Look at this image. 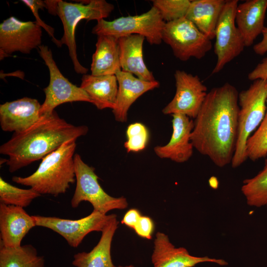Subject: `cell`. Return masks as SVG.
<instances>
[{
    "instance_id": "8",
    "label": "cell",
    "mask_w": 267,
    "mask_h": 267,
    "mask_svg": "<svg viewBox=\"0 0 267 267\" xmlns=\"http://www.w3.org/2000/svg\"><path fill=\"white\" fill-rule=\"evenodd\" d=\"M162 41L169 45L175 57L182 61L200 59L212 48L211 40L185 17L166 22Z\"/></svg>"
},
{
    "instance_id": "20",
    "label": "cell",
    "mask_w": 267,
    "mask_h": 267,
    "mask_svg": "<svg viewBox=\"0 0 267 267\" xmlns=\"http://www.w3.org/2000/svg\"><path fill=\"white\" fill-rule=\"evenodd\" d=\"M145 37L132 35L119 40L121 70L130 73L145 81H155L152 73L146 67L143 58V44Z\"/></svg>"
},
{
    "instance_id": "35",
    "label": "cell",
    "mask_w": 267,
    "mask_h": 267,
    "mask_svg": "<svg viewBox=\"0 0 267 267\" xmlns=\"http://www.w3.org/2000/svg\"><path fill=\"white\" fill-rule=\"evenodd\" d=\"M262 34V40L253 46L254 52L259 55H263L267 52V27L264 28Z\"/></svg>"
},
{
    "instance_id": "13",
    "label": "cell",
    "mask_w": 267,
    "mask_h": 267,
    "mask_svg": "<svg viewBox=\"0 0 267 267\" xmlns=\"http://www.w3.org/2000/svg\"><path fill=\"white\" fill-rule=\"evenodd\" d=\"M42 30L35 22L11 16L0 25V60L14 52L30 54L42 44Z\"/></svg>"
},
{
    "instance_id": "28",
    "label": "cell",
    "mask_w": 267,
    "mask_h": 267,
    "mask_svg": "<svg viewBox=\"0 0 267 267\" xmlns=\"http://www.w3.org/2000/svg\"><path fill=\"white\" fill-rule=\"evenodd\" d=\"M246 154L247 158L252 161L266 157L267 155V101L264 119L247 141Z\"/></svg>"
},
{
    "instance_id": "15",
    "label": "cell",
    "mask_w": 267,
    "mask_h": 267,
    "mask_svg": "<svg viewBox=\"0 0 267 267\" xmlns=\"http://www.w3.org/2000/svg\"><path fill=\"white\" fill-rule=\"evenodd\" d=\"M172 116L173 132L169 141L166 145L156 146L154 150L161 158L183 163L188 161L193 154L194 147L190 137L194 122L183 114H175Z\"/></svg>"
},
{
    "instance_id": "6",
    "label": "cell",
    "mask_w": 267,
    "mask_h": 267,
    "mask_svg": "<svg viewBox=\"0 0 267 267\" xmlns=\"http://www.w3.org/2000/svg\"><path fill=\"white\" fill-rule=\"evenodd\" d=\"M166 22L158 10L152 6L140 15L121 17L112 21H97L92 33L97 36H111L118 39L132 35L143 36L151 44H159Z\"/></svg>"
},
{
    "instance_id": "21",
    "label": "cell",
    "mask_w": 267,
    "mask_h": 267,
    "mask_svg": "<svg viewBox=\"0 0 267 267\" xmlns=\"http://www.w3.org/2000/svg\"><path fill=\"white\" fill-rule=\"evenodd\" d=\"M118 223L116 215L112 214L101 231L97 245L89 252H79L74 255L73 265L76 267H115L111 259V246Z\"/></svg>"
},
{
    "instance_id": "5",
    "label": "cell",
    "mask_w": 267,
    "mask_h": 267,
    "mask_svg": "<svg viewBox=\"0 0 267 267\" xmlns=\"http://www.w3.org/2000/svg\"><path fill=\"white\" fill-rule=\"evenodd\" d=\"M73 3L59 0L57 7V15L62 21L64 33L60 41L66 44L74 68L78 74H86L88 69L79 61L76 51L75 37L76 27L82 19L98 21L109 16L114 9V5L104 0H91L88 2Z\"/></svg>"
},
{
    "instance_id": "14",
    "label": "cell",
    "mask_w": 267,
    "mask_h": 267,
    "mask_svg": "<svg viewBox=\"0 0 267 267\" xmlns=\"http://www.w3.org/2000/svg\"><path fill=\"white\" fill-rule=\"evenodd\" d=\"M154 244L151 256L154 267H193L203 263H215L222 266L228 265L223 259L194 256L185 248H176L169 237L162 232L156 234Z\"/></svg>"
},
{
    "instance_id": "17",
    "label": "cell",
    "mask_w": 267,
    "mask_h": 267,
    "mask_svg": "<svg viewBox=\"0 0 267 267\" xmlns=\"http://www.w3.org/2000/svg\"><path fill=\"white\" fill-rule=\"evenodd\" d=\"M35 226L33 216L23 208L0 204L1 245L9 248L20 246L23 238Z\"/></svg>"
},
{
    "instance_id": "24",
    "label": "cell",
    "mask_w": 267,
    "mask_h": 267,
    "mask_svg": "<svg viewBox=\"0 0 267 267\" xmlns=\"http://www.w3.org/2000/svg\"><path fill=\"white\" fill-rule=\"evenodd\" d=\"M95 45L96 50L92 56L91 75H116L121 70L118 38L111 36H98Z\"/></svg>"
},
{
    "instance_id": "11",
    "label": "cell",
    "mask_w": 267,
    "mask_h": 267,
    "mask_svg": "<svg viewBox=\"0 0 267 267\" xmlns=\"http://www.w3.org/2000/svg\"><path fill=\"white\" fill-rule=\"evenodd\" d=\"M176 90L173 99L163 108L164 114H180L195 118L207 95V88L197 75L177 70Z\"/></svg>"
},
{
    "instance_id": "9",
    "label": "cell",
    "mask_w": 267,
    "mask_h": 267,
    "mask_svg": "<svg viewBox=\"0 0 267 267\" xmlns=\"http://www.w3.org/2000/svg\"><path fill=\"white\" fill-rule=\"evenodd\" d=\"M39 53L47 66L49 83L44 89L45 99L41 105L40 116L52 114L56 107L64 103L83 101L91 103L88 94L80 87L71 83L60 72L51 50L45 45L38 47Z\"/></svg>"
},
{
    "instance_id": "4",
    "label": "cell",
    "mask_w": 267,
    "mask_h": 267,
    "mask_svg": "<svg viewBox=\"0 0 267 267\" xmlns=\"http://www.w3.org/2000/svg\"><path fill=\"white\" fill-rule=\"evenodd\" d=\"M267 101V79L254 80L247 89L239 93L237 138L232 168L239 167L247 160V141L264 119Z\"/></svg>"
},
{
    "instance_id": "36",
    "label": "cell",
    "mask_w": 267,
    "mask_h": 267,
    "mask_svg": "<svg viewBox=\"0 0 267 267\" xmlns=\"http://www.w3.org/2000/svg\"><path fill=\"white\" fill-rule=\"evenodd\" d=\"M59 0H44L46 5L45 8L50 14L53 15H57V7Z\"/></svg>"
},
{
    "instance_id": "30",
    "label": "cell",
    "mask_w": 267,
    "mask_h": 267,
    "mask_svg": "<svg viewBox=\"0 0 267 267\" xmlns=\"http://www.w3.org/2000/svg\"><path fill=\"white\" fill-rule=\"evenodd\" d=\"M126 136L124 147L127 151L137 152L146 148L149 141V134L144 125L136 122L128 127Z\"/></svg>"
},
{
    "instance_id": "10",
    "label": "cell",
    "mask_w": 267,
    "mask_h": 267,
    "mask_svg": "<svg viewBox=\"0 0 267 267\" xmlns=\"http://www.w3.org/2000/svg\"><path fill=\"white\" fill-rule=\"evenodd\" d=\"M238 0H227L215 30L214 51L217 62L212 74L220 72L225 65L238 56L245 47L235 23Z\"/></svg>"
},
{
    "instance_id": "3",
    "label": "cell",
    "mask_w": 267,
    "mask_h": 267,
    "mask_svg": "<svg viewBox=\"0 0 267 267\" xmlns=\"http://www.w3.org/2000/svg\"><path fill=\"white\" fill-rule=\"evenodd\" d=\"M76 140L65 142L42 159L37 170L29 176H14L13 181L30 186L40 194L57 196L64 194L76 181L74 153Z\"/></svg>"
},
{
    "instance_id": "34",
    "label": "cell",
    "mask_w": 267,
    "mask_h": 267,
    "mask_svg": "<svg viewBox=\"0 0 267 267\" xmlns=\"http://www.w3.org/2000/svg\"><path fill=\"white\" fill-rule=\"evenodd\" d=\"M141 216L140 213L137 210L131 209L124 215L122 223L134 229Z\"/></svg>"
},
{
    "instance_id": "29",
    "label": "cell",
    "mask_w": 267,
    "mask_h": 267,
    "mask_svg": "<svg viewBox=\"0 0 267 267\" xmlns=\"http://www.w3.org/2000/svg\"><path fill=\"white\" fill-rule=\"evenodd\" d=\"M191 0H154L153 6L159 11L165 22H171L185 17Z\"/></svg>"
},
{
    "instance_id": "33",
    "label": "cell",
    "mask_w": 267,
    "mask_h": 267,
    "mask_svg": "<svg viewBox=\"0 0 267 267\" xmlns=\"http://www.w3.org/2000/svg\"><path fill=\"white\" fill-rule=\"evenodd\" d=\"M248 79L252 81L257 79H267V57L263 58L262 61L248 74Z\"/></svg>"
},
{
    "instance_id": "2",
    "label": "cell",
    "mask_w": 267,
    "mask_h": 267,
    "mask_svg": "<svg viewBox=\"0 0 267 267\" xmlns=\"http://www.w3.org/2000/svg\"><path fill=\"white\" fill-rule=\"evenodd\" d=\"M85 125L75 126L60 118L55 111L40 116L27 129L14 133L0 147V153L7 155L5 162L10 173L42 159L65 142L87 134Z\"/></svg>"
},
{
    "instance_id": "16",
    "label": "cell",
    "mask_w": 267,
    "mask_h": 267,
    "mask_svg": "<svg viewBox=\"0 0 267 267\" xmlns=\"http://www.w3.org/2000/svg\"><path fill=\"white\" fill-rule=\"evenodd\" d=\"M41 105L38 100L28 97L0 105V125L4 132H22L40 118Z\"/></svg>"
},
{
    "instance_id": "12",
    "label": "cell",
    "mask_w": 267,
    "mask_h": 267,
    "mask_svg": "<svg viewBox=\"0 0 267 267\" xmlns=\"http://www.w3.org/2000/svg\"><path fill=\"white\" fill-rule=\"evenodd\" d=\"M112 216L93 210L88 216L78 220L55 217L33 216L36 226L46 227L58 233L73 247H77L89 233L102 231Z\"/></svg>"
},
{
    "instance_id": "26",
    "label": "cell",
    "mask_w": 267,
    "mask_h": 267,
    "mask_svg": "<svg viewBox=\"0 0 267 267\" xmlns=\"http://www.w3.org/2000/svg\"><path fill=\"white\" fill-rule=\"evenodd\" d=\"M266 157L263 169L254 177L243 181L241 190L250 206L267 205V155Z\"/></svg>"
},
{
    "instance_id": "25",
    "label": "cell",
    "mask_w": 267,
    "mask_h": 267,
    "mask_svg": "<svg viewBox=\"0 0 267 267\" xmlns=\"http://www.w3.org/2000/svg\"><path fill=\"white\" fill-rule=\"evenodd\" d=\"M0 267H44V260L32 245L9 248L0 244Z\"/></svg>"
},
{
    "instance_id": "37",
    "label": "cell",
    "mask_w": 267,
    "mask_h": 267,
    "mask_svg": "<svg viewBox=\"0 0 267 267\" xmlns=\"http://www.w3.org/2000/svg\"><path fill=\"white\" fill-rule=\"evenodd\" d=\"M134 267L133 265H129V266H124V267H123V266H118V267Z\"/></svg>"
},
{
    "instance_id": "18",
    "label": "cell",
    "mask_w": 267,
    "mask_h": 267,
    "mask_svg": "<svg viewBox=\"0 0 267 267\" xmlns=\"http://www.w3.org/2000/svg\"><path fill=\"white\" fill-rule=\"evenodd\" d=\"M115 75L118 90L112 112L117 121L125 122L127 120L128 110L134 101L146 92L159 87V83L156 80L150 82L142 80L122 70Z\"/></svg>"
},
{
    "instance_id": "22",
    "label": "cell",
    "mask_w": 267,
    "mask_h": 267,
    "mask_svg": "<svg viewBox=\"0 0 267 267\" xmlns=\"http://www.w3.org/2000/svg\"><path fill=\"white\" fill-rule=\"evenodd\" d=\"M80 87L88 94L91 103L98 109L114 108L118 90L115 75L84 74Z\"/></svg>"
},
{
    "instance_id": "27",
    "label": "cell",
    "mask_w": 267,
    "mask_h": 267,
    "mask_svg": "<svg viewBox=\"0 0 267 267\" xmlns=\"http://www.w3.org/2000/svg\"><path fill=\"white\" fill-rule=\"evenodd\" d=\"M41 194L30 188L22 189L5 181L0 177V203L25 208Z\"/></svg>"
},
{
    "instance_id": "19",
    "label": "cell",
    "mask_w": 267,
    "mask_h": 267,
    "mask_svg": "<svg viewBox=\"0 0 267 267\" xmlns=\"http://www.w3.org/2000/svg\"><path fill=\"white\" fill-rule=\"evenodd\" d=\"M267 10V0H248L238 4L235 23L245 47L251 46L262 33Z\"/></svg>"
},
{
    "instance_id": "1",
    "label": "cell",
    "mask_w": 267,
    "mask_h": 267,
    "mask_svg": "<svg viewBox=\"0 0 267 267\" xmlns=\"http://www.w3.org/2000/svg\"><path fill=\"white\" fill-rule=\"evenodd\" d=\"M238 94L228 83L212 89L193 121L190 139L194 148L220 168L231 163L235 152Z\"/></svg>"
},
{
    "instance_id": "23",
    "label": "cell",
    "mask_w": 267,
    "mask_h": 267,
    "mask_svg": "<svg viewBox=\"0 0 267 267\" xmlns=\"http://www.w3.org/2000/svg\"><path fill=\"white\" fill-rule=\"evenodd\" d=\"M226 0H191L185 18L210 40L215 38L216 28Z\"/></svg>"
},
{
    "instance_id": "32",
    "label": "cell",
    "mask_w": 267,
    "mask_h": 267,
    "mask_svg": "<svg viewBox=\"0 0 267 267\" xmlns=\"http://www.w3.org/2000/svg\"><path fill=\"white\" fill-rule=\"evenodd\" d=\"M134 229L138 236L150 239L154 230L153 222L149 217L141 216Z\"/></svg>"
},
{
    "instance_id": "31",
    "label": "cell",
    "mask_w": 267,
    "mask_h": 267,
    "mask_svg": "<svg viewBox=\"0 0 267 267\" xmlns=\"http://www.w3.org/2000/svg\"><path fill=\"white\" fill-rule=\"evenodd\" d=\"M22 1L30 8L36 18V22L41 28H43L46 31L48 35L51 38L52 42L55 44H56L57 46H61L62 44L60 40L56 39L54 37V29L50 26L45 24L40 18L38 13L39 9H44V8H46V5L44 0H22Z\"/></svg>"
},
{
    "instance_id": "7",
    "label": "cell",
    "mask_w": 267,
    "mask_h": 267,
    "mask_svg": "<svg viewBox=\"0 0 267 267\" xmlns=\"http://www.w3.org/2000/svg\"><path fill=\"white\" fill-rule=\"evenodd\" d=\"M74 162L76 186L71 201L73 208H77L83 201H88L94 211L106 215L111 210L128 207L126 198L111 196L103 189L94 168L85 163L79 154H75Z\"/></svg>"
}]
</instances>
